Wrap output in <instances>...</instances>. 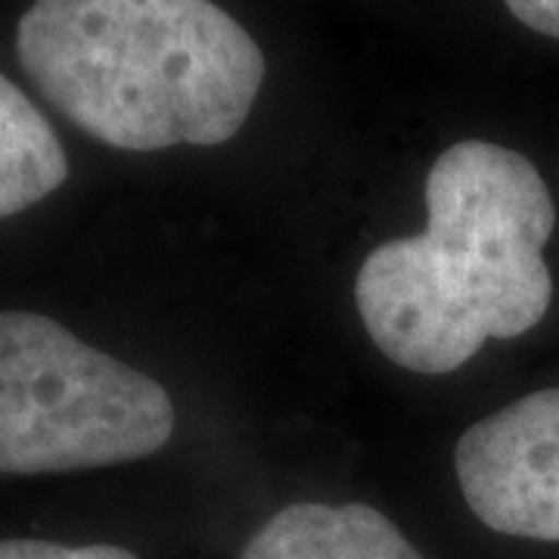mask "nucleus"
Instances as JSON below:
<instances>
[{"instance_id":"1","label":"nucleus","mask_w":559,"mask_h":559,"mask_svg":"<svg viewBox=\"0 0 559 559\" xmlns=\"http://www.w3.org/2000/svg\"><path fill=\"white\" fill-rule=\"evenodd\" d=\"M426 230L377 246L355 280L382 355L423 377L454 373L488 340L538 326L554 299L544 246L557 209L516 150L460 140L426 175Z\"/></svg>"},{"instance_id":"2","label":"nucleus","mask_w":559,"mask_h":559,"mask_svg":"<svg viewBox=\"0 0 559 559\" xmlns=\"http://www.w3.org/2000/svg\"><path fill=\"white\" fill-rule=\"evenodd\" d=\"M16 53L60 116L128 153L234 140L264 81L259 44L212 0H35Z\"/></svg>"},{"instance_id":"3","label":"nucleus","mask_w":559,"mask_h":559,"mask_svg":"<svg viewBox=\"0 0 559 559\" xmlns=\"http://www.w3.org/2000/svg\"><path fill=\"white\" fill-rule=\"evenodd\" d=\"M175 404L159 382L32 311H0V473L116 466L165 448Z\"/></svg>"},{"instance_id":"4","label":"nucleus","mask_w":559,"mask_h":559,"mask_svg":"<svg viewBox=\"0 0 559 559\" xmlns=\"http://www.w3.org/2000/svg\"><path fill=\"white\" fill-rule=\"evenodd\" d=\"M454 466L481 525L510 538L559 540V389L525 395L469 426Z\"/></svg>"},{"instance_id":"5","label":"nucleus","mask_w":559,"mask_h":559,"mask_svg":"<svg viewBox=\"0 0 559 559\" xmlns=\"http://www.w3.org/2000/svg\"><path fill=\"white\" fill-rule=\"evenodd\" d=\"M240 559H423L401 528L367 503H289L261 525Z\"/></svg>"},{"instance_id":"6","label":"nucleus","mask_w":559,"mask_h":559,"mask_svg":"<svg viewBox=\"0 0 559 559\" xmlns=\"http://www.w3.org/2000/svg\"><path fill=\"white\" fill-rule=\"evenodd\" d=\"M69 178V159L47 116L0 75V218L35 205Z\"/></svg>"},{"instance_id":"7","label":"nucleus","mask_w":559,"mask_h":559,"mask_svg":"<svg viewBox=\"0 0 559 559\" xmlns=\"http://www.w3.org/2000/svg\"><path fill=\"white\" fill-rule=\"evenodd\" d=\"M0 559H140L134 550H124L116 544H57V540L35 538H3Z\"/></svg>"},{"instance_id":"8","label":"nucleus","mask_w":559,"mask_h":559,"mask_svg":"<svg viewBox=\"0 0 559 559\" xmlns=\"http://www.w3.org/2000/svg\"><path fill=\"white\" fill-rule=\"evenodd\" d=\"M516 20L547 38H559V0H503Z\"/></svg>"}]
</instances>
